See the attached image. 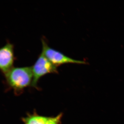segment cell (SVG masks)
<instances>
[{
  "instance_id": "cell-5",
  "label": "cell",
  "mask_w": 124,
  "mask_h": 124,
  "mask_svg": "<svg viewBox=\"0 0 124 124\" xmlns=\"http://www.w3.org/2000/svg\"><path fill=\"white\" fill-rule=\"evenodd\" d=\"M48 117L40 116L37 113L28 115L27 117L22 119L24 124H44Z\"/></svg>"
},
{
  "instance_id": "cell-1",
  "label": "cell",
  "mask_w": 124,
  "mask_h": 124,
  "mask_svg": "<svg viewBox=\"0 0 124 124\" xmlns=\"http://www.w3.org/2000/svg\"><path fill=\"white\" fill-rule=\"evenodd\" d=\"M8 83L16 91L21 90L31 84L32 67L13 68L5 75Z\"/></svg>"
},
{
  "instance_id": "cell-2",
  "label": "cell",
  "mask_w": 124,
  "mask_h": 124,
  "mask_svg": "<svg viewBox=\"0 0 124 124\" xmlns=\"http://www.w3.org/2000/svg\"><path fill=\"white\" fill-rule=\"evenodd\" d=\"M57 67L49 61L42 52L34 65L32 67L33 77L31 85L36 87L40 78L46 74L57 73Z\"/></svg>"
},
{
  "instance_id": "cell-3",
  "label": "cell",
  "mask_w": 124,
  "mask_h": 124,
  "mask_svg": "<svg viewBox=\"0 0 124 124\" xmlns=\"http://www.w3.org/2000/svg\"><path fill=\"white\" fill-rule=\"evenodd\" d=\"M42 41L43 46L42 52L49 61L57 66L66 63H86L85 61L76 60L67 56L49 47L44 40H42Z\"/></svg>"
},
{
  "instance_id": "cell-4",
  "label": "cell",
  "mask_w": 124,
  "mask_h": 124,
  "mask_svg": "<svg viewBox=\"0 0 124 124\" xmlns=\"http://www.w3.org/2000/svg\"><path fill=\"white\" fill-rule=\"evenodd\" d=\"M14 60V46L8 43L0 49V68L5 75L13 68Z\"/></svg>"
},
{
  "instance_id": "cell-6",
  "label": "cell",
  "mask_w": 124,
  "mask_h": 124,
  "mask_svg": "<svg viewBox=\"0 0 124 124\" xmlns=\"http://www.w3.org/2000/svg\"><path fill=\"white\" fill-rule=\"evenodd\" d=\"M62 114L60 113L55 117H48L44 124H60Z\"/></svg>"
}]
</instances>
